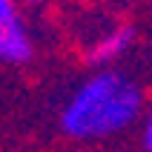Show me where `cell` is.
<instances>
[{
  "mask_svg": "<svg viewBox=\"0 0 152 152\" xmlns=\"http://www.w3.org/2000/svg\"><path fill=\"white\" fill-rule=\"evenodd\" d=\"M34 49L29 9L20 0H0V66H26Z\"/></svg>",
  "mask_w": 152,
  "mask_h": 152,
  "instance_id": "cell-3",
  "label": "cell"
},
{
  "mask_svg": "<svg viewBox=\"0 0 152 152\" xmlns=\"http://www.w3.org/2000/svg\"><path fill=\"white\" fill-rule=\"evenodd\" d=\"M149 75H152V60H149Z\"/></svg>",
  "mask_w": 152,
  "mask_h": 152,
  "instance_id": "cell-6",
  "label": "cell"
},
{
  "mask_svg": "<svg viewBox=\"0 0 152 152\" xmlns=\"http://www.w3.org/2000/svg\"><path fill=\"white\" fill-rule=\"evenodd\" d=\"M141 146L144 152H152V109H146L144 121H141Z\"/></svg>",
  "mask_w": 152,
  "mask_h": 152,
  "instance_id": "cell-4",
  "label": "cell"
},
{
  "mask_svg": "<svg viewBox=\"0 0 152 152\" xmlns=\"http://www.w3.org/2000/svg\"><path fill=\"white\" fill-rule=\"evenodd\" d=\"M138 26L129 20H103L80 37V58L89 69L121 66V60L135 49Z\"/></svg>",
  "mask_w": 152,
  "mask_h": 152,
  "instance_id": "cell-2",
  "label": "cell"
},
{
  "mask_svg": "<svg viewBox=\"0 0 152 152\" xmlns=\"http://www.w3.org/2000/svg\"><path fill=\"white\" fill-rule=\"evenodd\" d=\"M146 89L121 66L92 69L72 86L58 112V129L75 144H103L141 126Z\"/></svg>",
  "mask_w": 152,
  "mask_h": 152,
  "instance_id": "cell-1",
  "label": "cell"
},
{
  "mask_svg": "<svg viewBox=\"0 0 152 152\" xmlns=\"http://www.w3.org/2000/svg\"><path fill=\"white\" fill-rule=\"evenodd\" d=\"M29 12H40V9H49V6H55V3H60V0H20Z\"/></svg>",
  "mask_w": 152,
  "mask_h": 152,
  "instance_id": "cell-5",
  "label": "cell"
}]
</instances>
